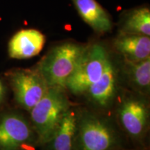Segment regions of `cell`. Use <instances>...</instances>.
Here are the masks:
<instances>
[{
    "label": "cell",
    "instance_id": "1",
    "mask_svg": "<svg viewBox=\"0 0 150 150\" xmlns=\"http://www.w3.org/2000/svg\"><path fill=\"white\" fill-rule=\"evenodd\" d=\"M86 46L66 42L54 46L38 63L36 70L49 88L65 90L67 80L74 72Z\"/></svg>",
    "mask_w": 150,
    "mask_h": 150
},
{
    "label": "cell",
    "instance_id": "2",
    "mask_svg": "<svg viewBox=\"0 0 150 150\" xmlns=\"http://www.w3.org/2000/svg\"><path fill=\"white\" fill-rule=\"evenodd\" d=\"M70 109L64 90L49 88L42 99L30 110L31 125L42 145L50 143L63 115Z\"/></svg>",
    "mask_w": 150,
    "mask_h": 150
},
{
    "label": "cell",
    "instance_id": "3",
    "mask_svg": "<svg viewBox=\"0 0 150 150\" xmlns=\"http://www.w3.org/2000/svg\"><path fill=\"white\" fill-rule=\"evenodd\" d=\"M117 136L104 118L85 112L77 118L73 150H114Z\"/></svg>",
    "mask_w": 150,
    "mask_h": 150
},
{
    "label": "cell",
    "instance_id": "4",
    "mask_svg": "<svg viewBox=\"0 0 150 150\" xmlns=\"http://www.w3.org/2000/svg\"><path fill=\"white\" fill-rule=\"evenodd\" d=\"M110 57L106 47L100 43L86 46L74 72L67 80L66 88L76 95L86 93L101 77Z\"/></svg>",
    "mask_w": 150,
    "mask_h": 150
},
{
    "label": "cell",
    "instance_id": "5",
    "mask_svg": "<svg viewBox=\"0 0 150 150\" xmlns=\"http://www.w3.org/2000/svg\"><path fill=\"white\" fill-rule=\"evenodd\" d=\"M37 136L32 125L22 114H0V150L32 149Z\"/></svg>",
    "mask_w": 150,
    "mask_h": 150
},
{
    "label": "cell",
    "instance_id": "6",
    "mask_svg": "<svg viewBox=\"0 0 150 150\" xmlns=\"http://www.w3.org/2000/svg\"><path fill=\"white\" fill-rule=\"evenodd\" d=\"M7 76L17 103L29 111L49 88L37 70L16 69L8 72Z\"/></svg>",
    "mask_w": 150,
    "mask_h": 150
},
{
    "label": "cell",
    "instance_id": "7",
    "mask_svg": "<svg viewBox=\"0 0 150 150\" xmlns=\"http://www.w3.org/2000/svg\"><path fill=\"white\" fill-rule=\"evenodd\" d=\"M119 118L122 126L129 136L134 138H141L148 124L147 105L141 99H127L119 109Z\"/></svg>",
    "mask_w": 150,
    "mask_h": 150
},
{
    "label": "cell",
    "instance_id": "8",
    "mask_svg": "<svg viewBox=\"0 0 150 150\" xmlns=\"http://www.w3.org/2000/svg\"><path fill=\"white\" fill-rule=\"evenodd\" d=\"M45 35L34 29H22L13 35L8 44L11 59H27L40 54L45 44Z\"/></svg>",
    "mask_w": 150,
    "mask_h": 150
},
{
    "label": "cell",
    "instance_id": "9",
    "mask_svg": "<svg viewBox=\"0 0 150 150\" xmlns=\"http://www.w3.org/2000/svg\"><path fill=\"white\" fill-rule=\"evenodd\" d=\"M82 20L97 33L110 32L112 22L109 13L96 0H71Z\"/></svg>",
    "mask_w": 150,
    "mask_h": 150
},
{
    "label": "cell",
    "instance_id": "10",
    "mask_svg": "<svg viewBox=\"0 0 150 150\" xmlns=\"http://www.w3.org/2000/svg\"><path fill=\"white\" fill-rule=\"evenodd\" d=\"M113 45L125 61L138 62L150 58L149 36L120 33Z\"/></svg>",
    "mask_w": 150,
    "mask_h": 150
},
{
    "label": "cell",
    "instance_id": "11",
    "mask_svg": "<svg viewBox=\"0 0 150 150\" xmlns=\"http://www.w3.org/2000/svg\"><path fill=\"white\" fill-rule=\"evenodd\" d=\"M116 79V69L110 59L101 77L90 86L86 93L95 104L102 107H106L115 96Z\"/></svg>",
    "mask_w": 150,
    "mask_h": 150
},
{
    "label": "cell",
    "instance_id": "12",
    "mask_svg": "<svg viewBox=\"0 0 150 150\" xmlns=\"http://www.w3.org/2000/svg\"><path fill=\"white\" fill-rule=\"evenodd\" d=\"M120 33L150 35V10L139 6L124 12L119 27Z\"/></svg>",
    "mask_w": 150,
    "mask_h": 150
},
{
    "label": "cell",
    "instance_id": "13",
    "mask_svg": "<svg viewBox=\"0 0 150 150\" xmlns=\"http://www.w3.org/2000/svg\"><path fill=\"white\" fill-rule=\"evenodd\" d=\"M77 127V118L68 109L62 117L59 126L50 143L52 150H73Z\"/></svg>",
    "mask_w": 150,
    "mask_h": 150
},
{
    "label": "cell",
    "instance_id": "14",
    "mask_svg": "<svg viewBox=\"0 0 150 150\" xmlns=\"http://www.w3.org/2000/svg\"><path fill=\"white\" fill-rule=\"evenodd\" d=\"M126 62L129 78L137 89L149 91L150 86V58L138 62Z\"/></svg>",
    "mask_w": 150,
    "mask_h": 150
},
{
    "label": "cell",
    "instance_id": "15",
    "mask_svg": "<svg viewBox=\"0 0 150 150\" xmlns=\"http://www.w3.org/2000/svg\"><path fill=\"white\" fill-rule=\"evenodd\" d=\"M6 96V88L4 83L0 80V104L4 102Z\"/></svg>",
    "mask_w": 150,
    "mask_h": 150
}]
</instances>
